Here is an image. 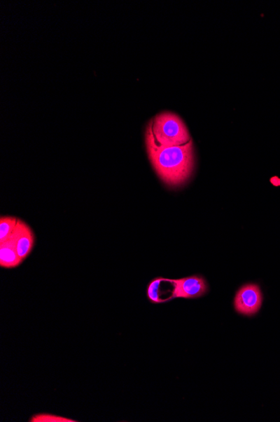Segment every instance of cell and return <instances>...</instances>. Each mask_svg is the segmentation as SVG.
I'll list each match as a JSON object with an SVG mask.
<instances>
[{
  "label": "cell",
  "mask_w": 280,
  "mask_h": 422,
  "mask_svg": "<svg viewBox=\"0 0 280 422\" xmlns=\"http://www.w3.org/2000/svg\"><path fill=\"white\" fill-rule=\"evenodd\" d=\"M146 143L152 166L165 185L172 187H180L189 180L195 164L192 140L184 145H158L148 125Z\"/></svg>",
  "instance_id": "cell-1"
},
{
  "label": "cell",
  "mask_w": 280,
  "mask_h": 422,
  "mask_svg": "<svg viewBox=\"0 0 280 422\" xmlns=\"http://www.w3.org/2000/svg\"><path fill=\"white\" fill-rule=\"evenodd\" d=\"M29 422H76L78 421L66 418L61 416L49 414V413H41L33 416Z\"/></svg>",
  "instance_id": "cell-9"
},
{
  "label": "cell",
  "mask_w": 280,
  "mask_h": 422,
  "mask_svg": "<svg viewBox=\"0 0 280 422\" xmlns=\"http://www.w3.org/2000/svg\"><path fill=\"white\" fill-rule=\"evenodd\" d=\"M18 219L15 217H1L0 219V243L6 242L15 231Z\"/></svg>",
  "instance_id": "cell-8"
},
{
  "label": "cell",
  "mask_w": 280,
  "mask_h": 422,
  "mask_svg": "<svg viewBox=\"0 0 280 422\" xmlns=\"http://www.w3.org/2000/svg\"><path fill=\"white\" fill-rule=\"evenodd\" d=\"M270 183L275 185V187H279L280 179L277 176L272 177V178L270 179Z\"/></svg>",
  "instance_id": "cell-10"
},
{
  "label": "cell",
  "mask_w": 280,
  "mask_h": 422,
  "mask_svg": "<svg viewBox=\"0 0 280 422\" xmlns=\"http://www.w3.org/2000/svg\"><path fill=\"white\" fill-rule=\"evenodd\" d=\"M11 238L15 243L16 251L20 258L23 261L27 259L28 256L31 254L34 244H35V235H34L31 227L27 223L18 219V223H17L15 231L13 232Z\"/></svg>",
  "instance_id": "cell-5"
},
{
  "label": "cell",
  "mask_w": 280,
  "mask_h": 422,
  "mask_svg": "<svg viewBox=\"0 0 280 422\" xmlns=\"http://www.w3.org/2000/svg\"><path fill=\"white\" fill-rule=\"evenodd\" d=\"M175 298L192 299L204 296L209 291L206 282L201 276H192L174 279Z\"/></svg>",
  "instance_id": "cell-4"
},
{
  "label": "cell",
  "mask_w": 280,
  "mask_h": 422,
  "mask_svg": "<svg viewBox=\"0 0 280 422\" xmlns=\"http://www.w3.org/2000/svg\"><path fill=\"white\" fill-rule=\"evenodd\" d=\"M148 126L158 145L178 146L192 141L188 126L175 113L167 112L158 114Z\"/></svg>",
  "instance_id": "cell-2"
},
{
  "label": "cell",
  "mask_w": 280,
  "mask_h": 422,
  "mask_svg": "<svg viewBox=\"0 0 280 422\" xmlns=\"http://www.w3.org/2000/svg\"><path fill=\"white\" fill-rule=\"evenodd\" d=\"M262 301L264 297L260 286L255 284H245L236 294L235 310L244 316L255 315L261 309Z\"/></svg>",
  "instance_id": "cell-3"
},
{
  "label": "cell",
  "mask_w": 280,
  "mask_h": 422,
  "mask_svg": "<svg viewBox=\"0 0 280 422\" xmlns=\"http://www.w3.org/2000/svg\"><path fill=\"white\" fill-rule=\"evenodd\" d=\"M16 251L15 243L11 236L3 243H0V265L3 268H15L23 263Z\"/></svg>",
  "instance_id": "cell-6"
},
{
  "label": "cell",
  "mask_w": 280,
  "mask_h": 422,
  "mask_svg": "<svg viewBox=\"0 0 280 422\" xmlns=\"http://www.w3.org/2000/svg\"><path fill=\"white\" fill-rule=\"evenodd\" d=\"M167 278L157 277L151 281L147 289V296L151 303H163L171 301L175 298V294L163 291Z\"/></svg>",
  "instance_id": "cell-7"
}]
</instances>
